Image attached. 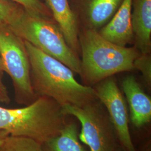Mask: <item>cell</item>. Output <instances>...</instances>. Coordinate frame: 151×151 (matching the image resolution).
Here are the masks:
<instances>
[{"mask_svg":"<svg viewBox=\"0 0 151 151\" xmlns=\"http://www.w3.org/2000/svg\"><path fill=\"white\" fill-rule=\"evenodd\" d=\"M30 64V78L37 97L46 96L62 107L82 108L98 99L92 87L76 81L73 72L60 60L24 41Z\"/></svg>","mask_w":151,"mask_h":151,"instance_id":"6da1fadb","label":"cell"},{"mask_svg":"<svg viewBox=\"0 0 151 151\" xmlns=\"http://www.w3.org/2000/svg\"><path fill=\"white\" fill-rule=\"evenodd\" d=\"M81 76L82 84L93 87L120 72L134 69V62L140 55L135 46H120L103 37L97 31L80 26Z\"/></svg>","mask_w":151,"mask_h":151,"instance_id":"7a4b0ae2","label":"cell"},{"mask_svg":"<svg viewBox=\"0 0 151 151\" xmlns=\"http://www.w3.org/2000/svg\"><path fill=\"white\" fill-rule=\"evenodd\" d=\"M67 116L54 100L39 96L23 108L0 106V129L10 135L31 138L43 145L60 134L67 124Z\"/></svg>","mask_w":151,"mask_h":151,"instance_id":"3957f363","label":"cell"},{"mask_svg":"<svg viewBox=\"0 0 151 151\" xmlns=\"http://www.w3.org/2000/svg\"><path fill=\"white\" fill-rule=\"evenodd\" d=\"M11 30L44 53L68 67L73 72H81V60L69 47L57 24L51 17L24 10Z\"/></svg>","mask_w":151,"mask_h":151,"instance_id":"277c9868","label":"cell"},{"mask_svg":"<svg viewBox=\"0 0 151 151\" xmlns=\"http://www.w3.org/2000/svg\"><path fill=\"white\" fill-rule=\"evenodd\" d=\"M62 109L67 115L73 116L80 122L78 138L90 151H119L120 145L113 125L99 100L82 108L65 105Z\"/></svg>","mask_w":151,"mask_h":151,"instance_id":"5b68a950","label":"cell"},{"mask_svg":"<svg viewBox=\"0 0 151 151\" xmlns=\"http://www.w3.org/2000/svg\"><path fill=\"white\" fill-rule=\"evenodd\" d=\"M0 55L4 71L13 82L16 102L25 106L33 103L38 97L32 86L24 40L7 27H0Z\"/></svg>","mask_w":151,"mask_h":151,"instance_id":"8992f818","label":"cell"},{"mask_svg":"<svg viewBox=\"0 0 151 151\" xmlns=\"http://www.w3.org/2000/svg\"><path fill=\"white\" fill-rule=\"evenodd\" d=\"M92 87L108 113L120 146L124 151H136L130 133L127 104L115 79L109 77Z\"/></svg>","mask_w":151,"mask_h":151,"instance_id":"52a82bcc","label":"cell"},{"mask_svg":"<svg viewBox=\"0 0 151 151\" xmlns=\"http://www.w3.org/2000/svg\"><path fill=\"white\" fill-rule=\"evenodd\" d=\"M123 0H68L80 25L99 31L118 10Z\"/></svg>","mask_w":151,"mask_h":151,"instance_id":"ba28073f","label":"cell"},{"mask_svg":"<svg viewBox=\"0 0 151 151\" xmlns=\"http://www.w3.org/2000/svg\"><path fill=\"white\" fill-rule=\"evenodd\" d=\"M44 1L66 43L73 53L80 57L81 52L78 37L80 25L70 7L68 0H44Z\"/></svg>","mask_w":151,"mask_h":151,"instance_id":"9c48e42d","label":"cell"},{"mask_svg":"<svg viewBox=\"0 0 151 151\" xmlns=\"http://www.w3.org/2000/svg\"><path fill=\"white\" fill-rule=\"evenodd\" d=\"M122 88L129 108L130 119L136 128H141L151 120V100L133 76L123 80Z\"/></svg>","mask_w":151,"mask_h":151,"instance_id":"30bf717a","label":"cell"},{"mask_svg":"<svg viewBox=\"0 0 151 151\" xmlns=\"http://www.w3.org/2000/svg\"><path fill=\"white\" fill-rule=\"evenodd\" d=\"M133 0H123L111 20L98 32L109 41L127 47L134 40L132 24Z\"/></svg>","mask_w":151,"mask_h":151,"instance_id":"8fae6325","label":"cell"},{"mask_svg":"<svg viewBox=\"0 0 151 151\" xmlns=\"http://www.w3.org/2000/svg\"><path fill=\"white\" fill-rule=\"evenodd\" d=\"M132 24L135 47L140 53H151V0H133Z\"/></svg>","mask_w":151,"mask_h":151,"instance_id":"7c38bea8","label":"cell"},{"mask_svg":"<svg viewBox=\"0 0 151 151\" xmlns=\"http://www.w3.org/2000/svg\"><path fill=\"white\" fill-rule=\"evenodd\" d=\"M78 135L77 124L67 123L59 135L42 145L44 151H86Z\"/></svg>","mask_w":151,"mask_h":151,"instance_id":"4fadbf2b","label":"cell"},{"mask_svg":"<svg viewBox=\"0 0 151 151\" xmlns=\"http://www.w3.org/2000/svg\"><path fill=\"white\" fill-rule=\"evenodd\" d=\"M0 151H44L36 140L24 137L9 135L0 146Z\"/></svg>","mask_w":151,"mask_h":151,"instance_id":"5bb4252c","label":"cell"},{"mask_svg":"<svg viewBox=\"0 0 151 151\" xmlns=\"http://www.w3.org/2000/svg\"><path fill=\"white\" fill-rule=\"evenodd\" d=\"M24 8L16 3L6 0H0V27L11 29L17 22Z\"/></svg>","mask_w":151,"mask_h":151,"instance_id":"9a60e30c","label":"cell"},{"mask_svg":"<svg viewBox=\"0 0 151 151\" xmlns=\"http://www.w3.org/2000/svg\"><path fill=\"white\" fill-rule=\"evenodd\" d=\"M22 6L27 10L33 13L53 18L52 14L45 4L40 0H6Z\"/></svg>","mask_w":151,"mask_h":151,"instance_id":"2e32d148","label":"cell"},{"mask_svg":"<svg viewBox=\"0 0 151 151\" xmlns=\"http://www.w3.org/2000/svg\"><path fill=\"white\" fill-rule=\"evenodd\" d=\"M134 68L140 70L147 86L151 87V53L142 54L134 62Z\"/></svg>","mask_w":151,"mask_h":151,"instance_id":"e0dca14e","label":"cell"},{"mask_svg":"<svg viewBox=\"0 0 151 151\" xmlns=\"http://www.w3.org/2000/svg\"><path fill=\"white\" fill-rule=\"evenodd\" d=\"M1 73L0 72V101L5 104L10 102V98L5 85L3 83L1 78Z\"/></svg>","mask_w":151,"mask_h":151,"instance_id":"ac0fdd59","label":"cell"},{"mask_svg":"<svg viewBox=\"0 0 151 151\" xmlns=\"http://www.w3.org/2000/svg\"><path fill=\"white\" fill-rule=\"evenodd\" d=\"M9 135V133L6 130L0 129V146L3 143L6 138Z\"/></svg>","mask_w":151,"mask_h":151,"instance_id":"d6986e66","label":"cell"},{"mask_svg":"<svg viewBox=\"0 0 151 151\" xmlns=\"http://www.w3.org/2000/svg\"><path fill=\"white\" fill-rule=\"evenodd\" d=\"M2 71H4V68L2 61L1 57V55H0V72H2Z\"/></svg>","mask_w":151,"mask_h":151,"instance_id":"ffe728a7","label":"cell"}]
</instances>
